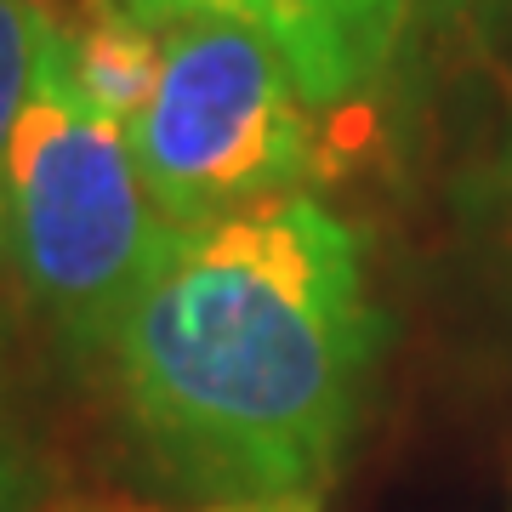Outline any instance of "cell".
<instances>
[{"instance_id":"3957f363","label":"cell","mask_w":512,"mask_h":512,"mask_svg":"<svg viewBox=\"0 0 512 512\" xmlns=\"http://www.w3.org/2000/svg\"><path fill=\"white\" fill-rule=\"evenodd\" d=\"M154 23L160 74L131 126L154 211L171 228H205L296 194L313 160V126L291 63L228 18L177 12Z\"/></svg>"},{"instance_id":"7a4b0ae2","label":"cell","mask_w":512,"mask_h":512,"mask_svg":"<svg viewBox=\"0 0 512 512\" xmlns=\"http://www.w3.org/2000/svg\"><path fill=\"white\" fill-rule=\"evenodd\" d=\"M171 222L154 211L131 131L74 80L69 40L35 0V74L6 171V268L74 353L114 348Z\"/></svg>"},{"instance_id":"5b68a950","label":"cell","mask_w":512,"mask_h":512,"mask_svg":"<svg viewBox=\"0 0 512 512\" xmlns=\"http://www.w3.org/2000/svg\"><path fill=\"white\" fill-rule=\"evenodd\" d=\"M35 74V0H0V268H6V171Z\"/></svg>"},{"instance_id":"52a82bcc","label":"cell","mask_w":512,"mask_h":512,"mask_svg":"<svg viewBox=\"0 0 512 512\" xmlns=\"http://www.w3.org/2000/svg\"><path fill=\"white\" fill-rule=\"evenodd\" d=\"M18 501V478H12V456H6V439H0V512H12Z\"/></svg>"},{"instance_id":"ba28073f","label":"cell","mask_w":512,"mask_h":512,"mask_svg":"<svg viewBox=\"0 0 512 512\" xmlns=\"http://www.w3.org/2000/svg\"><path fill=\"white\" fill-rule=\"evenodd\" d=\"M211 512H308V507H211Z\"/></svg>"},{"instance_id":"6da1fadb","label":"cell","mask_w":512,"mask_h":512,"mask_svg":"<svg viewBox=\"0 0 512 512\" xmlns=\"http://www.w3.org/2000/svg\"><path fill=\"white\" fill-rule=\"evenodd\" d=\"M370 359L359 234L313 194L171 228L114 336L143 450L234 507H302L330 484Z\"/></svg>"},{"instance_id":"277c9868","label":"cell","mask_w":512,"mask_h":512,"mask_svg":"<svg viewBox=\"0 0 512 512\" xmlns=\"http://www.w3.org/2000/svg\"><path fill=\"white\" fill-rule=\"evenodd\" d=\"M148 18L205 12L251 29L291 63L308 109L365 97L399 57L416 0H126Z\"/></svg>"},{"instance_id":"8992f818","label":"cell","mask_w":512,"mask_h":512,"mask_svg":"<svg viewBox=\"0 0 512 512\" xmlns=\"http://www.w3.org/2000/svg\"><path fill=\"white\" fill-rule=\"evenodd\" d=\"M444 12H456V18H507L512 0H439Z\"/></svg>"}]
</instances>
